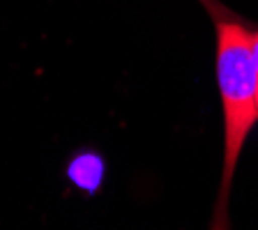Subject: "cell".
<instances>
[{
  "label": "cell",
  "mask_w": 258,
  "mask_h": 230,
  "mask_svg": "<svg viewBox=\"0 0 258 230\" xmlns=\"http://www.w3.org/2000/svg\"><path fill=\"white\" fill-rule=\"evenodd\" d=\"M217 86L224 111V191H228L251 129L258 122V83L251 30L237 21L217 23Z\"/></svg>",
  "instance_id": "cell-1"
},
{
  "label": "cell",
  "mask_w": 258,
  "mask_h": 230,
  "mask_svg": "<svg viewBox=\"0 0 258 230\" xmlns=\"http://www.w3.org/2000/svg\"><path fill=\"white\" fill-rule=\"evenodd\" d=\"M251 60H253V69H256V83H258V30H251Z\"/></svg>",
  "instance_id": "cell-2"
}]
</instances>
